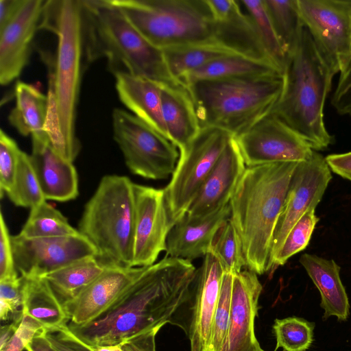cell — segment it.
I'll list each match as a JSON object with an SVG mask.
<instances>
[{"label":"cell","instance_id":"7c38bea8","mask_svg":"<svg viewBox=\"0 0 351 351\" xmlns=\"http://www.w3.org/2000/svg\"><path fill=\"white\" fill-rule=\"evenodd\" d=\"M331 179V171L319 152L298 163L274 233L268 272L291 229L308 210L316 208Z\"/></svg>","mask_w":351,"mask_h":351},{"label":"cell","instance_id":"4fadbf2b","mask_svg":"<svg viewBox=\"0 0 351 351\" xmlns=\"http://www.w3.org/2000/svg\"><path fill=\"white\" fill-rule=\"evenodd\" d=\"M234 138L247 167L300 162L309 159L314 152L301 136L272 113Z\"/></svg>","mask_w":351,"mask_h":351},{"label":"cell","instance_id":"ac0fdd59","mask_svg":"<svg viewBox=\"0 0 351 351\" xmlns=\"http://www.w3.org/2000/svg\"><path fill=\"white\" fill-rule=\"evenodd\" d=\"M262 285L249 269L233 276L230 314L221 351H263L254 333V319Z\"/></svg>","mask_w":351,"mask_h":351},{"label":"cell","instance_id":"60d3db41","mask_svg":"<svg viewBox=\"0 0 351 351\" xmlns=\"http://www.w3.org/2000/svg\"><path fill=\"white\" fill-rule=\"evenodd\" d=\"M43 334L57 351H95L73 333L67 323L45 328Z\"/></svg>","mask_w":351,"mask_h":351},{"label":"cell","instance_id":"7402d4cb","mask_svg":"<svg viewBox=\"0 0 351 351\" xmlns=\"http://www.w3.org/2000/svg\"><path fill=\"white\" fill-rule=\"evenodd\" d=\"M230 204L201 219L185 214L171 228L165 256L192 261L204 257L221 226L230 218Z\"/></svg>","mask_w":351,"mask_h":351},{"label":"cell","instance_id":"277c9868","mask_svg":"<svg viewBox=\"0 0 351 351\" xmlns=\"http://www.w3.org/2000/svg\"><path fill=\"white\" fill-rule=\"evenodd\" d=\"M335 75L304 27L299 45L287 58L284 90L271 113L316 152L334 143L326 128L324 106Z\"/></svg>","mask_w":351,"mask_h":351},{"label":"cell","instance_id":"30bf717a","mask_svg":"<svg viewBox=\"0 0 351 351\" xmlns=\"http://www.w3.org/2000/svg\"><path fill=\"white\" fill-rule=\"evenodd\" d=\"M232 137L223 130L203 128L192 141L180 151L175 171L164 189L172 225L186 213Z\"/></svg>","mask_w":351,"mask_h":351},{"label":"cell","instance_id":"cb8c5ba5","mask_svg":"<svg viewBox=\"0 0 351 351\" xmlns=\"http://www.w3.org/2000/svg\"><path fill=\"white\" fill-rule=\"evenodd\" d=\"M164 120L169 139L184 149L197 135L201 126L187 86L182 84H159Z\"/></svg>","mask_w":351,"mask_h":351},{"label":"cell","instance_id":"f546056e","mask_svg":"<svg viewBox=\"0 0 351 351\" xmlns=\"http://www.w3.org/2000/svg\"><path fill=\"white\" fill-rule=\"evenodd\" d=\"M162 51L171 74L178 82L185 74L216 60L229 56L240 55L229 48L215 43L173 47Z\"/></svg>","mask_w":351,"mask_h":351},{"label":"cell","instance_id":"d590c367","mask_svg":"<svg viewBox=\"0 0 351 351\" xmlns=\"http://www.w3.org/2000/svg\"><path fill=\"white\" fill-rule=\"evenodd\" d=\"M315 323L298 317L276 319L273 332L276 339L275 350L306 351L313 341Z\"/></svg>","mask_w":351,"mask_h":351},{"label":"cell","instance_id":"484cf974","mask_svg":"<svg viewBox=\"0 0 351 351\" xmlns=\"http://www.w3.org/2000/svg\"><path fill=\"white\" fill-rule=\"evenodd\" d=\"M285 75L274 62L241 55L223 57L191 71L180 79L187 86L196 82L209 80Z\"/></svg>","mask_w":351,"mask_h":351},{"label":"cell","instance_id":"ee69618b","mask_svg":"<svg viewBox=\"0 0 351 351\" xmlns=\"http://www.w3.org/2000/svg\"><path fill=\"white\" fill-rule=\"evenodd\" d=\"M45 328L36 319L28 315H23L22 320L5 346L3 351H23L32 339Z\"/></svg>","mask_w":351,"mask_h":351},{"label":"cell","instance_id":"ba28073f","mask_svg":"<svg viewBox=\"0 0 351 351\" xmlns=\"http://www.w3.org/2000/svg\"><path fill=\"white\" fill-rule=\"evenodd\" d=\"M110 1L147 40L162 50L208 43L223 45L220 25L208 0Z\"/></svg>","mask_w":351,"mask_h":351},{"label":"cell","instance_id":"b9f144b4","mask_svg":"<svg viewBox=\"0 0 351 351\" xmlns=\"http://www.w3.org/2000/svg\"><path fill=\"white\" fill-rule=\"evenodd\" d=\"M19 277L16 270L7 223L2 211L0 213V281Z\"/></svg>","mask_w":351,"mask_h":351},{"label":"cell","instance_id":"52a82bcc","mask_svg":"<svg viewBox=\"0 0 351 351\" xmlns=\"http://www.w3.org/2000/svg\"><path fill=\"white\" fill-rule=\"evenodd\" d=\"M77 230L102 263L133 267L134 182L125 176H104L85 205Z\"/></svg>","mask_w":351,"mask_h":351},{"label":"cell","instance_id":"d6986e66","mask_svg":"<svg viewBox=\"0 0 351 351\" xmlns=\"http://www.w3.org/2000/svg\"><path fill=\"white\" fill-rule=\"evenodd\" d=\"M145 267L108 265L79 295L62 304L69 324L82 325L99 315L141 274Z\"/></svg>","mask_w":351,"mask_h":351},{"label":"cell","instance_id":"816d5d0a","mask_svg":"<svg viewBox=\"0 0 351 351\" xmlns=\"http://www.w3.org/2000/svg\"><path fill=\"white\" fill-rule=\"evenodd\" d=\"M264 351V350H263Z\"/></svg>","mask_w":351,"mask_h":351},{"label":"cell","instance_id":"4316f807","mask_svg":"<svg viewBox=\"0 0 351 351\" xmlns=\"http://www.w3.org/2000/svg\"><path fill=\"white\" fill-rule=\"evenodd\" d=\"M16 105L8 116L10 123L21 135L47 133L49 99L34 86L18 81L14 88Z\"/></svg>","mask_w":351,"mask_h":351},{"label":"cell","instance_id":"bcb514c9","mask_svg":"<svg viewBox=\"0 0 351 351\" xmlns=\"http://www.w3.org/2000/svg\"><path fill=\"white\" fill-rule=\"evenodd\" d=\"M325 160L331 171L351 182V152L330 154Z\"/></svg>","mask_w":351,"mask_h":351},{"label":"cell","instance_id":"603a6c76","mask_svg":"<svg viewBox=\"0 0 351 351\" xmlns=\"http://www.w3.org/2000/svg\"><path fill=\"white\" fill-rule=\"evenodd\" d=\"M117 95L132 114L167 138L164 120L160 87L150 80L119 73L114 75Z\"/></svg>","mask_w":351,"mask_h":351},{"label":"cell","instance_id":"681fc988","mask_svg":"<svg viewBox=\"0 0 351 351\" xmlns=\"http://www.w3.org/2000/svg\"><path fill=\"white\" fill-rule=\"evenodd\" d=\"M43 330L32 339L25 348L27 351H57L44 335Z\"/></svg>","mask_w":351,"mask_h":351},{"label":"cell","instance_id":"e0dca14e","mask_svg":"<svg viewBox=\"0 0 351 351\" xmlns=\"http://www.w3.org/2000/svg\"><path fill=\"white\" fill-rule=\"evenodd\" d=\"M223 273L219 261L210 252L205 255L201 267L196 271L185 330L191 351H204L207 344Z\"/></svg>","mask_w":351,"mask_h":351},{"label":"cell","instance_id":"ab89813d","mask_svg":"<svg viewBox=\"0 0 351 351\" xmlns=\"http://www.w3.org/2000/svg\"><path fill=\"white\" fill-rule=\"evenodd\" d=\"M25 278L19 277L0 281V318L7 320L11 315H21Z\"/></svg>","mask_w":351,"mask_h":351},{"label":"cell","instance_id":"6da1fadb","mask_svg":"<svg viewBox=\"0 0 351 351\" xmlns=\"http://www.w3.org/2000/svg\"><path fill=\"white\" fill-rule=\"evenodd\" d=\"M197 269L189 261L165 256L141 274L104 311L82 325L68 324L90 346L121 344L167 323L188 303Z\"/></svg>","mask_w":351,"mask_h":351},{"label":"cell","instance_id":"4dcf8cb0","mask_svg":"<svg viewBox=\"0 0 351 351\" xmlns=\"http://www.w3.org/2000/svg\"><path fill=\"white\" fill-rule=\"evenodd\" d=\"M282 49L287 57L295 50L301 40L304 25L298 0H263Z\"/></svg>","mask_w":351,"mask_h":351},{"label":"cell","instance_id":"d6a6232c","mask_svg":"<svg viewBox=\"0 0 351 351\" xmlns=\"http://www.w3.org/2000/svg\"><path fill=\"white\" fill-rule=\"evenodd\" d=\"M239 1L250 17L267 56L285 73L287 58L276 34L263 0Z\"/></svg>","mask_w":351,"mask_h":351},{"label":"cell","instance_id":"74e56055","mask_svg":"<svg viewBox=\"0 0 351 351\" xmlns=\"http://www.w3.org/2000/svg\"><path fill=\"white\" fill-rule=\"evenodd\" d=\"M233 276L234 274L230 272L223 273L208 342L204 351L222 350L230 319Z\"/></svg>","mask_w":351,"mask_h":351},{"label":"cell","instance_id":"d4e9b609","mask_svg":"<svg viewBox=\"0 0 351 351\" xmlns=\"http://www.w3.org/2000/svg\"><path fill=\"white\" fill-rule=\"evenodd\" d=\"M299 262L320 292L323 319L335 316L339 321H346L350 304L341 280L340 266L333 259L311 254H302Z\"/></svg>","mask_w":351,"mask_h":351},{"label":"cell","instance_id":"9a60e30c","mask_svg":"<svg viewBox=\"0 0 351 351\" xmlns=\"http://www.w3.org/2000/svg\"><path fill=\"white\" fill-rule=\"evenodd\" d=\"M134 236L133 267L156 263L166 250L173 225L167 208L164 189L134 183Z\"/></svg>","mask_w":351,"mask_h":351},{"label":"cell","instance_id":"5bb4252c","mask_svg":"<svg viewBox=\"0 0 351 351\" xmlns=\"http://www.w3.org/2000/svg\"><path fill=\"white\" fill-rule=\"evenodd\" d=\"M14 263L20 276L40 277L78 261L95 256L92 244L80 232L39 239L12 236Z\"/></svg>","mask_w":351,"mask_h":351},{"label":"cell","instance_id":"3957f363","mask_svg":"<svg viewBox=\"0 0 351 351\" xmlns=\"http://www.w3.org/2000/svg\"><path fill=\"white\" fill-rule=\"evenodd\" d=\"M298 163L246 167L230 200L246 268L256 274L268 272L274 233Z\"/></svg>","mask_w":351,"mask_h":351},{"label":"cell","instance_id":"8d00e7d4","mask_svg":"<svg viewBox=\"0 0 351 351\" xmlns=\"http://www.w3.org/2000/svg\"><path fill=\"white\" fill-rule=\"evenodd\" d=\"M319 220L315 215V208H311L297 221L272 261L270 272L285 265L289 258L308 246Z\"/></svg>","mask_w":351,"mask_h":351},{"label":"cell","instance_id":"9c48e42d","mask_svg":"<svg viewBox=\"0 0 351 351\" xmlns=\"http://www.w3.org/2000/svg\"><path fill=\"white\" fill-rule=\"evenodd\" d=\"M112 118L114 140L133 174L154 180L172 176L180 158L173 142L125 110L114 109Z\"/></svg>","mask_w":351,"mask_h":351},{"label":"cell","instance_id":"8992f818","mask_svg":"<svg viewBox=\"0 0 351 351\" xmlns=\"http://www.w3.org/2000/svg\"><path fill=\"white\" fill-rule=\"evenodd\" d=\"M285 75L196 82L187 86L201 128H216L233 137L270 114L285 88Z\"/></svg>","mask_w":351,"mask_h":351},{"label":"cell","instance_id":"f6af8a7d","mask_svg":"<svg viewBox=\"0 0 351 351\" xmlns=\"http://www.w3.org/2000/svg\"><path fill=\"white\" fill-rule=\"evenodd\" d=\"M162 326L147 330L121 343L123 351H156V336Z\"/></svg>","mask_w":351,"mask_h":351},{"label":"cell","instance_id":"c3c4849f","mask_svg":"<svg viewBox=\"0 0 351 351\" xmlns=\"http://www.w3.org/2000/svg\"><path fill=\"white\" fill-rule=\"evenodd\" d=\"M22 318L23 316L14 319L10 324L1 326L0 331V351H3L16 331Z\"/></svg>","mask_w":351,"mask_h":351},{"label":"cell","instance_id":"7dc6e473","mask_svg":"<svg viewBox=\"0 0 351 351\" xmlns=\"http://www.w3.org/2000/svg\"><path fill=\"white\" fill-rule=\"evenodd\" d=\"M23 2V0H0V28L16 14Z\"/></svg>","mask_w":351,"mask_h":351},{"label":"cell","instance_id":"83f0119b","mask_svg":"<svg viewBox=\"0 0 351 351\" xmlns=\"http://www.w3.org/2000/svg\"><path fill=\"white\" fill-rule=\"evenodd\" d=\"M22 312L36 319L45 328L69 322L62 304L42 277L25 278Z\"/></svg>","mask_w":351,"mask_h":351},{"label":"cell","instance_id":"44dd1931","mask_svg":"<svg viewBox=\"0 0 351 351\" xmlns=\"http://www.w3.org/2000/svg\"><path fill=\"white\" fill-rule=\"evenodd\" d=\"M31 162L46 200L60 202L79 194L77 173L72 162L53 147L48 133L32 136Z\"/></svg>","mask_w":351,"mask_h":351},{"label":"cell","instance_id":"f1b7e54d","mask_svg":"<svg viewBox=\"0 0 351 351\" xmlns=\"http://www.w3.org/2000/svg\"><path fill=\"white\" fill-rule=\"evenodd\" d=\"M108 265L93 256L78 261L40 277L46 280L56 296L63 304L79 295L104 272Z\"/></svg>","mask_w":351,"mask_h":351},{"label":"cell","instance_id":"f907efd6","mask_svg":"<svg viewBox=\"0 0 351 351\" xmlns=\"http://www.w3.org/2000/svg\"><path fill=\"white\" fill-rule=\"evenodd\" d=\"M91 347L95 351H123L121 344Z\"/></svg>","mask_w":351,"mask_h":351},{"label":"cell","instance_id":"7bdbcfd3","mask_svg":"<svg viewBox=\"0 0 351 351\" xmlns=\"http://www.w3.org/2000/svg\"><path fill=\"white\" fill-rule=\"evenodd\" d=\"M339 73L331 105L339 114L351 117V58Z\"/></svg>","mask_w":351,"mask_h":351},{"label":"cell","instance_id":"2e32d148","mask_svg":"<svg viewBox=\"0 0 351 351\" xmlns=\"http://www.w3.org/2000/svg\"><path fill=\"white\" fill-rule=\"evenodd\" d=\"M44 0H23L10 21L0 28V83L16 80L28 64L31 47L40 24Z\"/></svg>","mask_w":351,"mask_h":351},{"label":"cell","instance_id":"7a4b0ae2","mask_svg":"<svg viewBox=\"0 0 351 351\" xmlns=\"http://www.w3.org/2000/svg\"><path fill=\"white\" fill-rule=\"evenodd\" d=\"M41 29L53 33L58 41L49 77L46 129L55 149L73 162L81 149L77 109L82 73L88 65L84 1H46Z\"/></svg>","mask_w":351,"mask_h":351},{"label":"cell","instance_id":"f35d334b","mask_svg":"<svg viewBox=\"0 0 351 351\" xmlns=\"http://www.w3.org/2000/svg\"><path fill=\"white\" fill-rule=\"evenodd\" d=\"M21 150L16 141L3 130L0 131L1 195L12 189L18 169Z\"/></svg>","mask_w":351,"mask_h":351},{"label":"cell","instance_id":"e575fe53","mask_svg":"<svg viewBox=\"0 0 351 351\" xmlns=\"http://www.w3.org/2000/svg\"><path fill=\"white\" fill-rule=\"evenodd\" d=\"M16 206L33 208L45 199L33 168L30 156L21 152L13 186L7 193Z\"/></svg>","mask_w":351,"mask_h":351},{"label":"cell","instance_id":"ffe728a7","mask_svg":"<svg viewBox=\"0 0 351 351\" xmlns=\"http://www.w3.org/2000/svg\"><path fill=\"white\" fill-rule=\"evenodd\" d=\"M245 169L239 146L232 137L186 214L201 219L228 205Z\"/></svg>","mask_w":351,"mask_h":351},{"label":"cell","instance_id":"1f68e13d","mask_svg":"<svg viewBox=\"0 0 351 351\" xmlns=\"http://www.w3.org/2000/svg\"><path fill=\"white\" fill-rule=\"evenodd\" d=\"M67 219L47 200L30 208L19 235L27 239L69 236L78 234Z\"/></svg>","mask_w":351,"mask_h":351},{"label":"cell","instance_id":"5b68a950","mask_svg":"<svg viewBox=\"0 0 351 351\" xmlns=\"http://www.w3.org/2000/svg\"><path fill=\"white\" fill-rule=\"evenodd\" d=\"M84 5L88 64L105 58L114 75L182 84L171 74L163 51L147 40L110 0L84 1Z\"/></svg>","mask_w":351,"mask_h":351},{"label":"cell","instance_id":"836d02e7","mask_svg":"<svg viewBox=\"0 0 351 351\" xmlns=\"http://www.w3.org/2000/svg\"><path fill=\"white\" fill-rule=\"evenodd\" d=\"M208 252L217 258L224 272L234 274L246 267L241 243L230 218L217 232Z\"/></svg>","mask_w":351,"mask_h":351},{"label":"cell","instance_id":"8fae6325","mask_svg":"<svg viewBox=\"0 0 351 351\" xmlns=\"http://www.w3.org/2000/svg\"><path fill=\"white\" fill-rule=\"evenodd\" d=\"M304 27L335 73L351 58V0H298Z\"/></svg>","mask_w":351,"mask_h":351}]
</instances>
